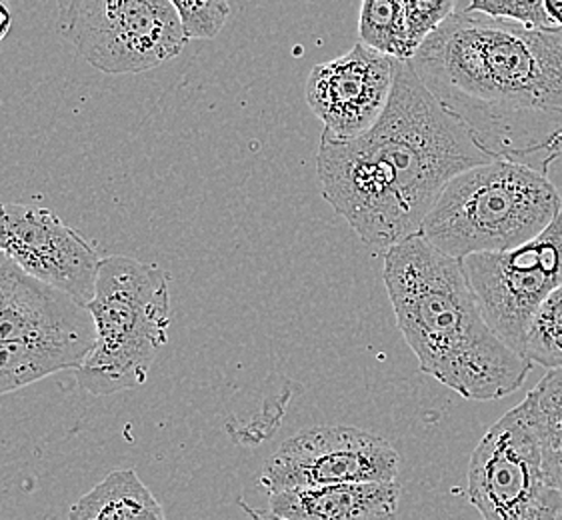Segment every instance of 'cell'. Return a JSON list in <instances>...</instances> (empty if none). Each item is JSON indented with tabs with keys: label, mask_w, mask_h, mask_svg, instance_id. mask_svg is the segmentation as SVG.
<instances>
[{
	"label": "cell",
	"mask_w": 562,
	"mask_h": 520,
	"mask_svg": "<svg viewBox=\"0 0 562 520\" xmlns=\"http://www.w3.org/2000/svg\"><path fill=\"white\" fill-rule=\"evenodd\" d=\"M479 147L547 174L562 155V29L452 12L408 58Z\"/></svg>",
	"instance_id": "cell-1"
},
{
	"label": "cell",
	"mask_w": 562,
	"mask_h": 520,
	"mask_svg": "<svg viewBox=\"0 0 562 520\" xmlns=\"http://www.w3.org/2000/svg\"><path fill=\"white\" fill-rule=\"evenodd\" d=\"M493 159L401 60L381 118L355 138L321 136L316 172L326 203L386 250L420 233L452 177Z\"/></svg>",
	"instance_id": "cell-2"
},
{
	"label": "cell",
	"mask_w": 562,
	"mask_h": 520,
	"mask_svg": "<svg viewBox=\"0 0 562 520\" xmlns=\"http://www.w3.org/2000/svg\"><path fill=\"white\" fill-rule=\"evenodd\" d=\"M383 279L423 373L481 403L513 395L527 381L532 364L488 325L461 259L418 233L384 250Z\"/></svg>",
	"instance_id": "cell-3"
},
{
	"label": "cell",
	"mask_w": 562,
	"mask_h": 520,
	"mask_svg": "<svg viewBox=\"0 0 562 520\" xmlns=\"http://www.w3.org/2000/svg\"><path fill=\"white\" fill-rule=\"evenodd\" d=\"M562 213L547 174L493 159L452 177L423 221L420 235L454 259L503 252L539 237Z\"/></svg>",
	"instance_id": "cell-4"
},
{
	"label": "cell",
	"mask_w": 562,
	"mask_h": 520,
	"mask_svg": "<svg viewBox=\"0 0 562 520\" xmlns=\"http://www.w3.org/2000/svg\"><path fill=\"white\" fill-rule=\"evenodd\" d=\"M94 344L75 376L94 396L147 383L158 352L169 342V276L155 264L114 255L101 259L94 296Z\"/></svg>",
	"instance_id": "cell-5"
},
{
	"label": "cell",
	"mask_w": 562,
	"mask_h": 520,
	"mask_svg": "<svg viewBox=\"0 0 562 520\" xmlns=\"http://www.w3.org/2000/svg\"><path fill=\"white\" fill-rule=\"evenodd\" d=\"M94 335L87 306L0 252V396L79 369Z\"/></svg>",
	"instance_id": "cell-6"
},
{
	"label": "cell",
	"mask_w": 562,
	"mask_h": 520,
	"mask_svg": "<svg viewBox=\"0 0 562 520\" xmlns=\"http://www.w3.org/2000/svg\"><path fill=\"white\" fill-rule=\"evenodd\" d=\"M57 9L63 38L106 75L147 72L191 41L170 0H57Z\"/></svg>",
	"instance_id": "cell-7"
},
{
	"label": "cell",
	"mask_w": 562,
	"mask_h": 520,
	"mask_svg": "<svg viewBox=\"0 0 562 520\" xmlns=\"http://www.w3.org/2000/svg\"><path fill=\"white\" fill-rule=\"evenodd\" d=\"M469 500L483 520H562V490L544 471L525 403L496 420L476 444Z\"/></svg>",
	"instance_id": "cell-8"
},
{
	"label": "cell",
	"mask_w": 562,
	"mask_h": 520,
	"mask_svg": "<svg viewBox=\"0 0 562 520\" xmlns=\"http://www.w3.org/2000/svg\"><path fill=\"white\" fill-rule=\"evenodd\" d=\"M461 264L488 325L522 354L530 318L562 284V213L517 249L471 255Z\"/></svg>",
	"instance_id": "cell-9"
},
{
	"label": "cell",
	"mask_w": 562,
	"mask_h": 520,
	"mask_svg": "<svg viewBox=\"0 0 562 520\" xmlns=\"http://www.w3.org/2000/svg\"><path fill=\"white\" fill-rule=\"evenodd\" d=\"M401 456L393 444L355 427H313L296 432L272 454L260 476L269 493L347 483H393Z\"/></svg>",
	"instance_id": "cell-10"
},
{
	"label": "cell",
	"mask_w": 562,
	"mask_h": 520,
	"mask_svg": "<svg viewBox=\"0 0 562 520\" xmlns=\"http://www.w3.org/2000/svg\"><path fill=\"white\" fill-rule=\"evenodd\" d=\"M0 252L80 305H89L94 296L101 267L97 250L46 208L0 203Z\"/></svg>",
	"instance_id": "cell-11"
},
{
	"label": "cell",
	"mask_w": 562,
	"mask_h": 520,
	"mask_svg": "<svg viewBox=\"0 0 562 520\" xmlns=\"http://www.w3.org/2000/svg\"><path fill=\"white\" fill-rule=\"evenodd\" d=\"M401 60L359 41L347 55L316 65L304 87L306 104L323 135L355 138L384 113Z\"/></svg>",
	"instance_id": "cell-12"
},
{
	"label": "cell",
	"mask_w": 562,
	"mask_h": 520,
	"mask_svg": "<svg viewBox=\"0 0 562 520\" xmlns=\"http://www.w3.org/2000/svg\"><path fill=\"white\" fill-rule=\"evenodd\" d=\"M398 483H347L269 493L270 520H396Z\"/></svg>",
	"instance_id": "cell-13"
},
{
	"label": "cell",
	"mask_w": 562,
	"mask_h": 520,
	"mask_svg": "<svg viewBox=\"0 0 562 520\" xmlns=\"http://www.w3.org/2000/svg\"><path fill=\"white\" fill-rule=\"evenodd\" d=\"M68 520H167L150 488L135 471L121 468L70 507Z\"/></svg>",
	"instance_id": "cell-14"
},
{
	"label": "cell",
	"mask_w": 562,
	"mask_h": 520,
	"mask_svg": "<svg viewBox=\"0 0 562 520\" xmlns=\"http://www.w3.org/2000/svg\"><path fill=\"white\" fill-rule=\"evenodd\" d=\"M522 403L539 437L544 471L562 490V371L544 374Z\"/></svg>",
	"instance_id": "cell-15"
},
{
	"label": "cell",
	"mask_w": 562,
	"mask_h": 520,
	"mask_svg": "<svg viewBox=\"0 0 562 520\" xmlns=\"http://www.w3.org/2000/svg\"><path fill=\"white\" fill-rule=\"evenodd\" d=\"M359 34L364 45L398 60L415 55L406 29V0H362Z\"/></svg>",
	"instance_id": "cell-16"
},
{
	"label": "cell",
	"mask_w": 562,
	"mask_h": 520,
	"mask_svg": "<svg viewBox=\"0 0 562 520\" xmlns=\"http://www.w3.org/2000/svg\"><path fill=\"white\" fill-rule=\"evenodd\" d=\"M525 359L547 371H562V284L554 289L530 318Z\"/></svg>",
	"instance_id": "cell-17"
},
{
	"label": "cell",
	"mask_w": 562,
	"mask_h": 520,
	"mask_svg": "<svg viewBox=\"0 0 562 520\" xmlns=\"http://www.w3.org/2000/svg\"><path fill=\"white\" fill-rule=\"evenodd\" d=\"M170 4L179 12L184 33L194 41L214 38L231 14L228 0H170Z\"/></svg>",
	"instance_id": "cell-18"
},
{
	"label": "cell",
	"mask_w": 562,
	"mask_h": 520,
	"mask_svg": "<svg viewBox=\"0 0 562 520\" xmlns=\"http://www.w3.org/2000/svg\"><path fill=\"white\" fill-rule=\"evenodd\" d=\"M467 11L525 24L530 29H557L544 12V0H471Z\"/></svg>",
	"instance_id": "cell-19"
},
{
	"label": "cell",
	"mask_w": 562,
	"mask_h": 520,
	"mask_svg": "<svg viewBox=\"0 0 562 520\" xmlns=\"http://www.w3.org/2000/svg\"><path fill=\"white\" fill-rule=\"evenodd\" d=\"M457 0H406V29L411 46L418 48L454 12Z\"/></svg>",
	"instance_id": "cell-20"
},
{
	"label": "cell",
	"mask_w": 562,
	"mask_h": 520,
	"mask_svg": "<svg viewBox=\"0 0 562 520\" xmlns=\"http://www.w3.org/2000/svg\"><path fill=\"white\" fill-rule=\"evenodd\" d=\"M544 12L551 19L552 26L562 29V0H544Z\"/></svg>",
	"instance_id": "cell-21"
},
{
	"label": "cell",
	"mask_w": 562,
	"mask_h": 520,
	"mask_svg": "<svg viewBox=\"0 0 562 520\" xmlns=\"http://www.w3.org/2000/svg\"><path fill=\"white\" fill-rule=\"evenodd\" d=\"M11 12H9V0H0V43L4 41V36L11 29Z\"/></svg>",
	"instance_id": "cell-22"
}]
</instances>
